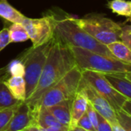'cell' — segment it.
I'll return each instance as SVG.
<instances>
[{
    "mask_svg": "<svg viewBox=\"0 0 131 131\" xmlns=\"http://www.w3.org/2000/svg\"><path fill=\"white\" fill-rule=\"evenodd\" d=\"M75 66L77 64L71 48L54 35L53 43L48 51L38 85L32 94L25 101L28 107H34L43 94Z\"/></svg>",
    "mask_w": 131,
    "mask_h": 131,
    "instance_id": "obj_1",
    "label": "cell"
},
{
    "mask_svg": "<svg viewBox=\"0 0 131 131\" xmlns=\"http://www.w3.org/2000/svg\"><path fill=\"white\" fill-rule=\"evenodd\" d=\"M51 15L54 23V35L62 43L114 58L107 46L81 28L73 17L68 15H57L54 13Z\"/></svg>",
    "mask_w": 131,
    "mask_h": 131,
    "instance_id": "obj_2",
    "label": "cell"
},
{
    "mask_svg": "<svg viewBox=\"0 0 131 131\" xmlns=\"http://www.w3.org/2000/svg\"><path fill=\"white\" fill-rule=\"evenodd\" d=\"M113 57L122 62L131 64V48L121 41H114L106 45Z\"/></svg>",
    "mask_w": 131,
    "mask_h": 131,
    "instance_id": "obj_16",
    "label": "cell"
},
{
    "mask_svg": "<svg viewBox=\"0 0 131 131\" xmlns=\"http://www.w3.org/2000/svg\"><path fill=\"white\" fill-rule=\"evenodd\" d=\"M117 123L126 131H131V114L120 109L115 111Z\"/></svg>",
    "mask_w": 131,
    "mask_h": 131,
    "instance_id": "obj_22",
    "label": "cell"
},
{
    "mask_svg": "<svg viewBox=\"0 0 131 131\" xmlns=\"http://www.w3.org/2000/svg\"><path fill=\"white\" fill-rule=\"evenodd\" d=\"M11 43L8 28L5 27L0 31V51Z\"/></svg>",
    "mask_w": 131,
    "mask_h": 131,
    "instance_id": "obj_27",
    "label": "cell"
},
{
    "mask_svg": "<svg viewBox=\"0 0 131 131\" xmlns=\"http://www.w3.org/2000/svg\"><path fill=\"white\" fill-rule=\"evenodd\" d=\"M71 101H65L54 106L47 107L48 111L54 116V117L63 126L69 128L71 121Z\"/></svg>",
    "mask_w": 131,
    "mask_h": 131,
    "instance_id": "obj_14",
    "label": "cell"
},
{
    "mask_svg": "<svg viewBox=\"0 0 131 131\" xmlns=\"http://www.w3.org/2000/svg\"><path fill=\"white\" fill-rule=\"evenodd\" d=\"M21 25L28 32L33 48L50 41L54 37V23L51 15H45L40 18L26 17Z\"/></svg>",
    "mask_w": 131,
    "mask_h": 131,
    "instance_id": "obj_8",
    "label": "cell"
},
{
    "mask_svg": "<svg viewBox=\"0 0 131 131\" xmlns=\"http://www.w3.org/2000/svg\"><path fill=\"white\" fill-rule=\"evenodd\" d=\"M120 41L131 48V26L130 25H121Z\"/></svg>",
    "mask_w": 131,
    "mask_h": 131,
    "instance_id": "obj_24",
    "label": "cell"
},
{
    "mask_svg": "<svg viewBox=\"0 0 131 131\" xmlns=\"http://www.w3.org/2000/svg\"><path fill=\"white\" fill-rule=\"evenodd\" d=\"M31 113L41 131H68L69 128L61 124L46 107H39Z\"/></svg>",
    "mask_w": 131,
    "mask_h": 131,
    "instance_id": "obj_11",
    "label": "cell"
},
{
    "mask_svg": "<svg viewBox=\"0 0 131 131\" xmlns=\"http://www.w3.org/2000/svg\"><path fill=\"white\" fill-rule=\"evenodd\" d=\"M88 98L84 91L79 85L78 90L71 101V121L69 129L77 126L80 118L85 114L88 104Z\"/></svg>",
    "mask_w": 131,
    "mask_h": 131,
    "instance_id": "obj_13",
    "label": "cell"
},
{
    "mask_svg": "<svg viewBox=\"0 0 131 131\" xmlns=\"http://www.w3.org/2000/svg\"><path fill=\"white\" fill-rule=\"evenodd\" d=\"M21 131H22V130H21Z\"/></svg>",
    "mask_w": 131,
    "mask_h": 131,
    "instance_id": "obj_33",
    "label": "cell"
},
{
    "mask_svg": "<svg viewBox=\"0 0 131 131\" xmlns=\"http://www.w3.org/2000/svg\"><path fill=\"white\" fill-rule=\"evenodd\" d=\"M0 17L12 23L21 24L26 17L12 7L7 0H0Z\"/></svg>",
    "mask_w": 131,
    "mask_h": 131,
    "instance_id": "obj_17",
    "label": "cell"
},
{
    "mask_svg": "<svg viewBox=\"0 0 131 131\" xmlns=\"http://www.w3.org/2000/svg\"><path fill=\"white\" fill-rule=\"evenodd\" d=\"M22 131H41V129L38 127V125L36 124H31L28 127H27L26 128H25Z\"/></svg>",
    "mask_w": 131,
    "mask_h": 131,
    "instance_id": "obj_29",
    "label": "cell"
},
{
    "mask_svg": "<svg viewBox=\"0 0 131 131\" xmlns=\"http://www.w3.org/2000/svg\"><path fill=\"white\" fill-rule=\"evenodd\" d=\"M5 68H4V69H0V76H1L2 74H5Z\"/></svg>",
    "mask_w": 131,
    "mask_h": 131,
    "instance_id": "obj_32",
    "label": "cell"
},
{
    "mask_svg": "<svg viewBox=\"0 0 131 131\" xmlns=\"http://www.w3.org/2000/svg\"><path fill=\"white\" fill-rule=\"evenodd\" d=\"M8 28L11 43L23 42L29 39L28 32L21 24L12 23Z\"/></svg>",
    "mask_w": 131,
    "mask_h": 131,
    "instance_id": "obj_20",
    "label": "cell"
},
{
    "mask_svg": "<svg viewBox=\"0 0 131 131\" xmlns=\"http://www.w3.org/2000/svg\"><path fill=\"white\" fill-rule=\"evenodd\" d=\"M111 127H112L113 131H126L117 122L115 123V124H111Z\"/></svg>",
    "mask_w": 131,
    "mask_h": 131,
    "instance_id": "obj_30",
    "label": "cell"
},
{
    "mask_svg": "<svg viewBox=\"0 0 131 131\" xmlns=\"http://www.w3.org/2000/svg\"><path fill=\"white\" fill-rule=\"evenodd\" d=\"M81 78V71L75 66L57 84L44 93L35 106L29 108L30 111H35L39 107L47 108L72 99L78 90Z\"/></svg>",
    "mask_w": 131,
    "mask_h": 131,
    "instance_id": "obj_5",
    "label": "cell"
},
{
    "mask_svg": "<svg viewBox=\"0 0 131 131\" xmlns=\"http://www.w3.org/2000/svg\"><path fill=\"white\" fill-rule=\"evenodd\" d=\"M68 131H88V130H84V129H83V128H81V127H79L76 126V127H73V128H70V129H68Z\"/></svg>",
    "mask_w": 131,
    "mask_h": 131,
    "instance_id": "obj_31",
    "label": "cell"
},
{
    "mask_svg": "<svg viewBox=\"0 0 131 131\" xmlns=\"http://www.w3.org/2000/svg\"><path fill=\"white\" fill-rule=\"evenodd\" d=\"M77 25L103 45L120 41L121 25L99 14L74 18Z\"/></svg>",
    "mask_w": 131,
    "mask_h": 131,
    "instance_id": "obj_6",
    "label": "cell"
},
{
    "mask_svg": "<svg viewBox=\"0 0 131 131\" xmlns=\"http://www.w3.org/2000/svg\"><path fill=\"white\" fill-rule=\"evenodd\" d=\"M13 96L21 101L25 100V82L23 77H9L5 80Z\"/></svg>",
    "mask_w": 131,
    "mask_h": 131,
    "instance_id": "obj_18",
    "label": "cell"
},
{
    "mask_svg": "<svg viewBox=\"0 0 131 131\" xmlns=\"http://www.w3.org/2000/svg\"><path fill=\"white\" fill-rule=\"evenodd\" d=\"M5 70V74L9 77H23L25 74L24 64L18 58L12 60L7 65Z\"/></svg>",
    "mask_w": 131,
    "mask_h": 131,
    "instance_id": "obj_21",
    "label": "cell"
},
{
    "mask_svg": "<svg viewBox=\"0 0 131 131\" xmlns=\"http://www.w3.org/2000/svg\"><path fill=\"white\" fill-rule=\"evenodd\" d=\"M31 124H36V123L28 106L23 101L2 131H21Z\"/></svg>",
    "mask_w": 131,
    "mask_h": 131,
    "instance_id": "obj_10",
    "label": "cell"
},
{
    "mask_svg": "<svg viewBox=\"0 0 131 131\" xmlns=\"http://www.w3.org/2000/svg\"><path fill=\"white\" fill-rule=\"evenodd\" d=\"M97 131H113L111 124L97 113Z\"/></svg>",
    "mask_w": 131,
    "mask_h": 131,
    "instance_id": "obj_28",
    "label": "cell"
},
{
    "mask_svg": "<svg viewBox=\"0 0 131 131\" xmlns=\"http://www.w3.org/2000/svg\"><path fill=\"white\" fill-rule=\"evenodd\" d=\"M52 43L53 38L38 47L28 48L18 56L25 68L23 78L25 82V100L32 94L38 85Z\"/></svg>",
    "mask_w": 131,
    "mask_h": 131,
    "instance_id": "obj_4",
    "label": "cell"
},
{
    "mask_svg": "<svg viewBox=\"0 0 131 131\" xmlns=\"http://www.w3.org/2000/svg\"><path fill=\"white\" fill-rule=\"evenodd\" d=\"M19 105L20 104L9 108L0 110V131L2 130V129L7 125Z\"/></svg>",
    "mask_w": 131,
    "mask_h": 131,
    "instance_id": "obj_23",
    "label": "cell"
},
{
    "mask_svg": "<svg viewBox=\"0 0 131 131\" xmlns=\"http://www.w3.org/2000/svg\"><path fill=\"white\" fill-rule=\"evenodd\" d=\"M80 86L84 91L88 101L91 104L95 111L100 115L106 119L111 124L117 122L116 119L115 111L110 105V104L93 88H91L88 83H86L83 78H81Z\"/></svg>",
    "mask_w": 131,
    "mask_h": 131,
    "instance_id": "obj_9",
    "label": "cell"
},
{
    "mask_svg": "<svg viewBox=\"0 0 131 131\" xmlns=\"http://www.w3.org/2000/svg\"><path fill=\"white\" fill-rule=\"evenodd\" d=\"M77 126L79 127H81L86 130L88 131H96L95 128L94 127V126L92 125L91 121L89 120L86 112L85 114L80 118V120L78 121V124H77Z\"/></svg>",
    "mask_w": 131,
    "mask_h": 131,
    "instance_id": "obj_26",
    "label": "cell"
},
{
    "mask_svg": "<svg viewBox=\"0 0 131 131\" xmlns=\"http://www.w3.org/2000/svg\"><path fill=\"white\" fill-rule=\"evenodd\" d=\"M7 78L8 76L5 72L0 76V110L15 107L23 102L13 96L5 82V80Z\"/></svg>",
    "mask_w": 131,
    "mask_h": 131,
    "instance_id": "obj_15",
    "label": "cell"
},
{
    "mask_svg": "<svg viewBox=\"0 0 131 131\" xmlns=\"http://www.w3.org/2000/svg\"><path fill=\"white\" fill-rule=\"evenodd\" d=\"M73 52L76 64L81 71H92L101 74L131 72V64L114 58L100 54L91 51L69 46Z\"/></svg>",
    "mask_w": 131,
    "mask_h": 131,
    "instance_id": "obj_3",
    "label": "cell"
},
{
    "mask_svg": "<svg viewBox=\"0 0 131 131\" xmlns=\"http://www.w3.org/2000/svg\"><path fill=\"white\" fill-rule=\"evenodd\" d=\"M108 83L121 94L131 100V72L103 74Z\"/></svg>",
    "mask_w": 131,
    "mask_h": 131,
    "instance_id": "obj_12",
    "label": "cell"
},
{
    "mask_svg": "<svg viewBox=\"0 0 131 131\" xmlns=\"http://www.w3.org/2000/svg\"><path fill=\"white\" fill-rule=\"evenodd\" d=\"M107 7L118 15L130 18L131 2L129 0H111L107 2Z\"/></svg>",
    "mask_w": 131,
    "mask_h": 131,
    "instance_id": "obj_19",
    "label": "cell"
},
{
    "mask_svg": "<svg viewBox=\"0 0 131 131\" xmlns=\"http://www.w3.org/2000/svg\"><path fill=\"white\" fill-rule=\"evenodd\" d=\"M82 78L101 96H102L112 107L114 111L121 109L127 100L124 96L117 92L106 80L104 74L92 71H81Z\"/></svg>",
    "mask_w": 131,
    "mask_h": 131,
    "instance_id": "obj_7",
    "label": "cell"
},
{
    "mask_svg": "<svg viewBox=\"0 0 131 131\" xmlns=\"http://www.w3.org/2000/svg\"><path fill=\"white\" fill-rule=\"evenodd\" d=\"M86 114L89 118V120L91 121L92 125L94 126V127L95 128V130L97 131V112L95 111V109L94 108V107L91 105V104L88 101V104H87V107H86Z\"/></svg>",
    "mask_w": 131,
    "mask_h": 131,
    "instance_id": "obj_25",
    "label": "cell"
}]
</instances>
